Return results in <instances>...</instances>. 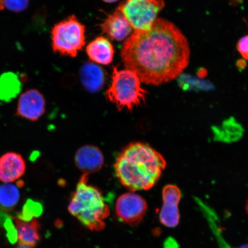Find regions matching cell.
<instances>
[{
	"label": "cell",
	"instance_id": "1",
	"mask_svg": "<svg viewBox=\"0 0 248 248\" xmlns=\"http://www.w3.org/2000/svg\"><path fill=\"white\" fill-rule=\"evenodd\" d=\"M190 49L174 24L157 18L150 29L136 30L126 39L121 57L145 84L159 86L178 78L187 67Z\"/></svg>",
	"mask_w": 248,
	"mask_h": 248
},
{
	"label": "cell",
	"instance_id": "2",
	"mask_svg": "<svg viewBox=\"0 0 248 248\" xmlns=\"http://www.w3.org/2000/svg\"><path fill=\"white\" fill-rule=\"evenodd\" d=\"M159 152L143 142H133L124 149L115 163L117 177L132 191L148 190L156 185L166 167Z\"/></svg>",
	"mask_w": 248,
	"mask_h": 248
},
{
	"label": "cell",
	"instance_id": "3",
	"mask_svg": "<svg viewBox=\"0 0 248 248\" xmlns=\"http://www.w3.org/2000/svg\"><path fill=\"white\" fill-rule=\"evenodd\" d=\"M88 176L83 174L80 178L68 209L89 230L101 231L106 226L104 221L109 216L110 209L101 192L88 185Z\"/></svg>",
	"mask_w": 248,
	"mask_h": 248
},
{
	"label": "cell",
	"instance_id": "4",
	"mask_svg": "<svg viewBox=\"0 0 248 248\" xmlns=\"http://www.w3.org/2000/svg\"><path fill=\"white\" fill-rule=\"evenodd\" d=\"M111 85L106 92L107 98L118 109L132 110L145 101L147 91L142 88L140 79L128 69L119 70L113 67Z\"/></svg>",
	"mask_w": 248,
	"mask_h": 248
},
{
	"label": "cell",
	"instance_id": "5",
	"mask_svg": "<svg viewBox=\"0 0 248 248\" xmlns=\"http://www.w3.org/2000/svg\"><path fill=\"white\" fill-rule=\"evenodd\" d=\"M52 47L62 55L76 57L86 44L85 27L75 15L55 25L51 32Z\"/></svg>",
	"mask_w": 248,
	"mask_h": 248
},
{
	"label": "cell",
	"instance_id": "6",
	"mask_svg": "<svg viewBox=\"0 0 248 248\" xmlns=\"http://www.w3.org/2000/svg\"><path fill=\"white\" fill-rule=\"evenodd\" d=\"M164 6V0H125L117 9L122 12L134 31H144L153 26Z\"/></svg>",
	"mask_w": 248,
	"mask_h": 248
},
{
	"label": "cell",
	"instance_id": "7",
	"mask_svg": "<svg viewBox=\"0 0 248 248\" xmlns=\"http://www.w3.org/2000/svg\"><path fill=\"white\" fill-rule=\"evenodd\" d=\"M147 203L143 198L133 193L123 194L118 198L116 204V215L121 221L136 226L140 222L146 214Z\"/></svg>",
	"mask_w": 248,
	"mask_h": 248
},
{
	"label": "cell",
	"instance_id": "8",
	"mask_svg": "<svg viewBox=\"0 0 248 248\" xmlns=\"http://www.w3.org/2000/svg\"><path fill=\"white\" fill-rule=\"evenodd\" d=\"M163 204L159 213V219L167 228L176 227L180 222L178 205L182 198L181 190L177 186L168 185L163 189Z\"/></svg>",
	"mask_w": 248,
	"mask_h": 248
},
{
	"label": "cell",
	"instance_id": "9",
	"mask_svg": "<svg viewBox=\"0 0 248 248\" xmlns=\"http://www.w3.org/2000/svg\"><path fill=\"white\" fill-rule=\"evenodd\" d=\"M45 110L44 96L37 90L31 89L20 95L16 115L35 122L44 114Z\"/></svg>",
	"mask_w": 248,
	"mask_h": 248
},
{
	"label": "cell",
	"instance_id": "10",
	"mask_svg": "<svg viewBox=\"0 0 248 248\" xmlns=\"http://www.w3.org/2000/svg\"><path fill=\"white\" fill-rule=\"evenodd\" d=\"M26 170V162L20 154L9 152L0 156V181L4 184L17 181Z\"/></svg>",
	"mask_w": 248,
	"mask_h": 248
},
{
	"label": "cell",
	"instance_id": "11",
	"mask_svg": "<svg viewBox=\"0 0 248 248\" xmlns=\"http://www.w3.org/2000/svg\"><path fill=\"white\" fill-rule=\"evenodd\" d=\"M75 163L83 174L89 175L101 169L104 163V155L98 147L84 145L77 151Z\"/></svg>",
	"mask_w": 248,
	"mask_h": 248
},
{
	"label": "cell",
	"instance_id": "12",
	"mask_svg": "<svg viewBox=\"0 0 248 248\" xmlns=\"http://www.w3.org/2000/svg\"><path fill=\"white\" fill-rule=\"evenodd\" d=\"M102 32L108 38L117 42L128 38L131 35L132 27L124 15L116 9L115 12L106 18L101 25Z\"/></svg>",
	"mask_w": 248,
	"mask_h": 248
},
{
	"label": "cell",
	"instance_id": "13",
	"mask_svg": "<svg viewBox=\"0 0 248 248\" xmlns=\"http://www.w3.org/2000/svg\"><path fill=\"white\" fill-rule=\"evenodd\" d=\"M80 81L87 91H100L106 82V73L99 65L88 62L83 64L79 71Z\"/></svg>",
	"mask_w": 248,
	"mask_h": 248
},
{
	"label": "cell",
	"instance_id": "14",
	"mask_svg": "<svg viewBox=\"0 0 248 248\" xmlns=\"http://www.w3.org/2000/svg\"><path fill=\"white\" fill-rule=\"evenodd\" d=\"M16 230L17 232L18 243L20 246L34 247L40 240V224L34 218L29 221H25L15 217Z\"/></svg>",
	"mask_w": 248,
	"mask_h": 248
},
{
	"label": "cell",
	"instance_id": "15",
	"mask_svg": "<svg viewBox=\"0 0 248 248\" xmlns=\"http://www.w3.org/2000/svg\"><path fill=\"white\" fill-rule=\"evenodd\" d=\"M86 53L94 63L108 65L113 61L114 49L109 40L100 36L86 46Z\"/></svg>",
	"mask_w": 248,
	"mask_h": 248
},
{
	"label": "cell",
	"instance_id": "16",
	"mask_svg": "<svg viewBox=\"0 0 248 248\" xmlns=\"http://www.w3.org/2000/svg\"><path fill=\"white\" fill-rule=\"evenodd\" d=\"M21 82L14 73H8L0 76V99L9 101L16 96L21 90Z\"/></svg>",
	"mask_w": 248,
	"mask_h": 248
},
{
	"label": "cell",
	"instance_id": "17",
	"mask_svg": "<svg viewBox=\"0 0 248 248\" xmlns=\"http://www.w3.org/2000/svg\"><path fill=\"white\" fill-rule=\"evenodd\" d=\"M20 198L19 189L12 184L0 185V209L10 212L18 203Z\"/></svg>",
	"mask_w": 248,
	"mask_h": 248
},
{
	"label": "cell",
	"instance_id": "18",
	"mask_svg": "<svg viewBox=\"0 0 248 248\" xmlns=\"http://www.w3.org/2000/svg\"><path fill=\"white\" fill-rule=\"evenodd\" d=\"M30 0H4V5L9 10L15 12H22L29 5Z\"/></svg>",
	"mask_w": 248,
	"mask_h": 248
},
{
	"label": "cell",
	"instance_id": "19",
	"mask_svg": "<svg viewBox=\"0 0 248 248\" xmlns=\"http://www.w3.org/2000/svg\"><path fill=\"white\" fill-rule=\"evenodd\" d=\"M237 48L242 57L248 61V35L245 36L239 40Z\"/></svg>",
	"mask_w": 248,
	"mask_h": 248
},
{
	"label": "cell",
	"instance_id": "20",
	"mask_svg": "<svg viewBox=\"0 0 248 248\" xmlns=\"http://www.w3.org/2000/svg\"><path fill=\"white\" fill-rule=\"evenodd\" d=\"M4 7V0H0V11L2 10Z\"/></svg>",
	"mask_w": 248,
	"mask_h": 248
},
{
	"label": "cell",
	"instance_id": "21",
	"mask_svg": "<svg viewBox=\"0 0 248 248\" xmlns=\"http://www.w3.org/2000/svg\"><path fill=\"white\" fill-rule=\"evenodd\" d=\"M104 1L108 3H113L119 1V0H103Z\"/></svg>",
	"mask_w": 248,
	"mask_h": 248
},
{
	"label": "cell",
	"instance_id": "22",
	"mask_svg": "<svg viewBox=\"0 0 248 248\" xmlns=\"http://www.w3.org/2000/svg\"><path fill=\"white\" fill-rule=\"evenodd\" d=\"M15 248H33L29 247V246H20V245H19V246H18L17 247H16Z\"/></svg>",
	"mask_w": 248,
	"mask_h": 248
},
{
	"label": "cell",
	"instance_id": "23",
	"mask_svg": "<svg viewBox=\"0 0 248 248\" xmlns=\"http://www.w3.org/2000/svg\"><path fill=\"white\" fill-rule=\"evenodd\" d=\"M246 212L248 215V199L247 201V203H246Z\"/></svg>",
	"mask_w": 248,
	"mask_h": 248
},
{
	"label": "cell",
	"instance_id": "24",
	"mask_svg": "<svg viewBox=\"0 0 248 248\" xmlns=\"http://www.w3.org/2000/svg\"><path fill=\"white\" fill-rule=\"evenodd\" d=\"M239 248H248V244L243 245V246H241Z\"/></svg>",
	"mask_w": 248,
	"mask_h": 248
}]
</instances>
